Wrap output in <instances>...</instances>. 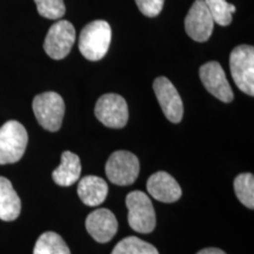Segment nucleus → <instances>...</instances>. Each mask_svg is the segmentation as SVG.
Instances as JSON below:
<instances>
[{
  "label": "nucleus",
  "mask_w": 254,
  "mask_h": 254,
  "mask_svg": "<svg viewBox=\"0 0 254 254\" xmlns=\"http://www.w3.org/2000/svg\"><path fill=\"white\" fill-rule=\"evenodd\" d=\"M112 31L107 21L94 20L82 28L79 38V51L91 62H98L106 56Z\"/></svg>",
  "instance_id": "nucleus-1"
},
{
  "label": "nucleus",
  "mask_w": 254,
  "mask_h": 254,
  "mask_svg": "<svg viewBox=\"0 0 254 254\" xmlns=\"http://www.w3.org/2000/svg\"><path fill=\"white\" fill-rule=\"evenodd\" d=\"M28 142L26 128L17 120L0 127V165L14 164L23 158Z\"/></svg>",
  "instance_id": "nucleus-2"
},
{
  "label": "nucleus",
  "mask_w": 254,
  "mask_h": 254,
  "mask_svg": "<svg viewBox=\"0 0 254 254\" xmlns=\"http://www.w3.org/2000/svg\"><path fill=\"white\" fill-rule=\"evenodd\" d=\"M128 224L138 233H151L157 225L155 211L151 199L141 190H133L126 196Z\"/></svg>",
  "instance_id": "nucleus-3"
},
{
  "label": "nucleus",
  "mask_w": 254,
  "mask_h": 254,
  "mask_svg": "<svg viewBox=\"0 0 254 254\" xmlns=\"http://www.w3.org/2000/svg\"><path fill=\"white\" fill-rule=\"evenodd\" d=\"M34 116L43 128L50 132H57L62 127L65 103L56 92H44L38 94L32 103Z\"/></svg>",
  "instance_id": "nucleus-4"
},
{
  "label": "nucleus",
  "mask_w": 254,
  "mask_h": 254,
  "mask_svg": "<svg viewBox=\"0 0 254 254\" xmlns=\"http://www.w3.org/2000/svg\"><path fill=\"white\" fill-rule=\"evenodd\" d=\"M230 67L232 78L244 93L254 95V49L239 45L231 52Z\"/></svg>",
  "instance_id": "nucleus-5"
},
{
  "label": "nucleus",
  "mask_w": 254,
  "mask_h": 254,
  "mask_svg": "<svg viewBox=\"0 0 254 254\" xmlns=\"http://www.w3.org/2000/svg\"><path fill=\"white\" fill-rule=\"evenodd\" d=\"M106 176L111 183L119 186H128L135 182L140 171L139 160L131 152L117 151L106 163Z\"/></svg>",
  "instance_id": "nucleus-6"
},
{
  "label": "nucleus",
  "mask_w": 254,
  "mask_h": 254,
  "mask_svg": "<svg viewBox=\"0 0 254 254\" xmlns=\"http://www.w3.org/2000/svg\"><path fill=\"white\" fill-rule=\"evenodd\" d=\"M97 119L110 128H123L128 120V107L122 95L107 93L101 95L95 104Z\"/></svg>",
  "instance_id": "nucleus-7"
},
{
  "label": "nucleus",
  "mask_w": 254,
  "mask_h": 254,
  "mask_svg": "<svg viewBox=\"0 0 254 254\" xmlns=\"http://www.w3.org/2000/svg\"><path fill=\"white\" fill-rule=\"evenodd\" d=\"M74 41V26L67 20H58L47 32L44 41V50L52 59L60 60L68 56Z\"/></svg>",
  "instance_id": "nucleus-8"
},
{
  "label": "nucleus",
  "mask_w": 254,
  "mask_h": 254,
  "mask_svg": "<svg viewBox=\"0 0 254 254\" xmlns=\"http://www.w3.org/2000/svg\"><path fill=\"white\" fill-rule=\"evenodd\" d=\"M214 20L205 0H195L185 18L186 33L198 43H204L213 33Z\"/></svg>",
  "instance_id": "nucleus-9"
},
{
  "label": "nucleus",
  "mask_w": 254,
  "mask_h": 254,
  "mask_svg": "<svg viewBox=\"0 0 254 254\" xmlns=\"http://www.w3.org/2000/svg\"><path fill=\"white\" fill-rule=\"evenodd\" d=\"M153 90L165 117L171 123L182 122L184 116L183 100L172 82L167 78L159 77L153 82Z\"/></svg>",
  "instance_id": "nucleus-10"
},
{
  "label": "nucleus",
  "mask_w": 254,
  "mask_h": 254,
  "mask_svg": "<svg viewBox=\"0 0 254 254\" xmlns=\"http://www.w3.org/2000/svg\"><path fill=\"white\" fill-rule=\"evenodd\" d=\"M200 79L209 93L224 103L233 100V91L218 62H208L200 67Z\"/></svg>",
  "instance_id": "nucleus-11"
},
{
  "label": "nucleus",
  "mask_w": 254,
  "mask_h": 254,
  "mask_svg": "<svg viewBox=\"0 0 254 254\" xmlns=\"http://www.w3.org/2000/svg\"><path fill=\"white\" fill-rule=\"evenodd\" d=\"M86 230L95 241L100 244L109 243L118 232V221L110 209H95L87 215Z\"/></svg>",
  "instance_id": "nucleus-12"
},
{
  "label": "nucleus",
  "mask_w": 254,
  "mask_h": 254,
  "mask_svg": "<svg viewBox=\"0 0 254 254\" xmlns=\"http://www.w3.org/2000/svg\"><path fill=\"white\" fill-rule=\"evenodd\" d=\"M147 190L155 200L161 202H176L182 196V187L167 172H157L148 178Z\"/></svg>",
  "instance_id": "nucleus-13"
},
{
  "label": "nucleus",
  "mask_w": 254,
  "mask_h": 254,
  "mask_svg": "<svg viewBox=\"0 0 254 254\" xmlns=\"http://www.w3.org/2000/svg\"><path fill=\"white\" fill-rule=\"evenodd\" d=\"M109 193V186L103 178L87 176L80 179L78 184V195L85 205L99 206L103 204Z\"/></svg>",
  "instance_id": "nucleus-14"
},
{
  "label": "nucleus",
  "mask_w": 254,
  "mask_h": 254,
  "mask_svg": "<svg viewBox=\"0 0 254 254\" xmlns=\"http://www.w3.org/2000/svg\"><path fill=\"white\" fill-rule=\"evenodd\" d=\"M81 174L80 159L73 152L65 151L62 154V163L53 171L52 178L59 186L67 187L75 184Z\"/></svg>",
  "instance_id": "nucleus-15"
},
{
  "label": "nucleus",
  "mask_w": 254,
  "mask_h": 254,
  "mask_svg": "<svg viewBox=\"0 0 254 254\" xmlns=\"http://www.w3.org/2000/svg\"><path fill=\"white\" fill-rule=\"evenodd\" d=\"M21 211V201L11 182L0 177V219L4 221H13Z\"/></svg>",
  "instance_id": "nucleus-16"
},
{
  "label": "nucleus",
  "mask_w": 254,
  "mask_h": 254,
  "mask_svg": "<svg viewBox=\"0 0 254 254\" xmlns=\"http://www.w3.org/2000/svg\"><path fill=\"white\" fill-rule=\"evenodd\" d=\"M33 254H71V251L59 234L45 232L38 238Z\"/></svg>",
  "instance_id": "nucleus-17"
},
{
  "label": "nucleus",
  "mask_w": 254,
  "mask_h": 254,
  "mask_svg": "<svg viewBox=\"0 0 254 254\" xmlns=\"http://www.w3.org/2000/svg\"><path fill=\"white\" fill-rule=\"evenodd\" d=\"M111 254H159L153 245L136 237H127L119 241Z\"/></svg>",
  "instance_id": "nucleus-18"
},
{
  "label": "nucleus",
  "mask_w": 254,
  "mask_h": 254,
  "mask_svg": "<svg viewBox=\"0 0 254 254\" xmlns=\"http://www.w3.org/2000/svg\"><path fill=\"white\" fill-rule=\"evenodd\" d=\"M234 192L243 205L252 209L254 207V177L251 173L239 174L234 179Z\"/></svg>",
  "instance_id": "nucleus-19"
},
{
  "label": "nucleus",
  "mask_w": 254,
  "mask_h": 254,
  "mask_svg": "<svg viewBox=\"0 0 254 254\" xmlns=\"http://www.w3.org/2000/svg\"><path fill=\"white\" fill-rule=\"evenodd\" d=\"M205 2L214 23L220 26H228L232 23V14L237 11L233 4H228L226 0H205Z\"/></svg>",
  "instance_id": "nucleus-20"
},
{
  "label": "nucleus",
  "mask_w": 254,
  "mask_h": 254,
  "mask_svg": "<svg viewBox=\"0 0 254 254\" xmlns=\"http://www.w3.org/2000/svg\"><path fill=\"white\" fill-rule=\"evenodd\" d=\"M41 17L57 20L64 17L66 12L64 0H34Z\"/></svg>",
  "instance_id": "nucleus-21"
},
{
  "label": "nucleus",
  "mask_w": 254,
  "mask_h": 254,
  "mask_svg": "<svg viewBox=\"0 0 254 254\" xmlns=\"http://www.w3.org/2000/svg\"><path fill=\"white\" fill-rule=\"evenodd\" d=\"M164 1L165 0H135V4L142 14L148 18H154L163 9Z\"/></svg>",
  "instance_id": "nucleus-22"
},
{
  "label": "nucleus",
  "mask_w": 254,
  "mask_h": 254,
  "mask_svg": "<svg viewBox=\"0 0 254 254\" xmlns=\"http://www.w3.org/2000/svg\"><path fill=\"white\" fill-rule=\"evenodd\" d=\"M196 254H226L224 251L219 250V249H214V247H209V249H205L199 251Z\"/></svg>",
  "instance_id": "nucleus-23"
}]
</instances>
